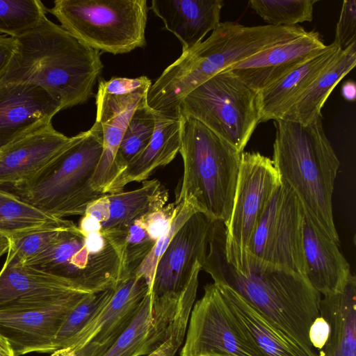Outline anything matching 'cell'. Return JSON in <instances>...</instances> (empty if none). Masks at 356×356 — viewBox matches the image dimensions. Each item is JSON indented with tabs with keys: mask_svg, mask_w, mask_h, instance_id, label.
<instances>
[{
	"mask_svg": "<svg viewBox=\"0 0 356 356\" xmlns=\"http://www.w3.org/2000/svg\"><path fill=\"white\" fill-rule=\"evenodd\" d=\"M152 113L155 128L149 144L113 180L106 194L123 191L129 183L145 181L156 169L170 163L179 152L182 117L179 113Z\"/></svg>",
	"mask_w": 356,
	"mask_h": 356,
	"instance_id": "7402d4cb",
	"label": "cell"
},
{
	"mask_svg": "<svg viewBox=\"0 0 356 356\" xmlns=\"http://www.w3.org/2000/svg\"><path fill=\"white\" fill-rule=\"evenodd\" d=\"M78 291L88 293L70 279L20 264L8 254L0 270V309L42 307Z\"/></svg>",
	"mask_w": 356,
	"mask_h": 356,
	"instance_id": "2e32d148",
	"label": "cell"
},
{
	"mask_svg": "<svg viewBox=\"0 0 356 356\" xmlns=\"http://www.w3.org/2000/svg\"><path fill=\"white\" fill-rule=\"evenodd\" d=\"M15 49L0 85L31 83L47 90L62 110L88 102L104 65L101 52L81 42L44 17L35 28L13 38Z\"/></svg>",
	"mask_w": 356,
	"mask_h": 356,
	"instance_id": "7a4b0ae2",
	"label": "cell"
},
{
	"mask_svg": "<svg viewBox=\"0 0 356 356\" xmlns=\"http://www.w3.org/2000/svg\"><path fill=\"white\" fill-rule=\"evenodd\" d=\"M65 219L52 216L0 189V234L8 240L62 222Z\"/></svg>",
	"mask_w": 356,
	"mask_h": 356,
	"instance_id": "f546056e",
	"label": "cell"
},
{
	"mask_svg": "<svg viewBox=\"0 0 356 356\" xmlns=\"http://www.w3.org/2000/svg\"><path fill=\"white\" fill-rule=\"evenodd\" d=\"M98 88L109 95H126L142 89L149 88L151 80L145 76L136 78L112 77L109 80L100 78Z\"/></svg>",
	"mask_w": 356,
	"mask_h": 356,
	"instance_id": "60d3db41",
	"label": "cell"
},
{
	"mask_svg": "<svg viewBox=\"0 0 356 356\" xmlns=\"http://www.w3.org/2000/svg\"><path fill=\"white\" fill-rule=\"evenodd\" d=\"M25 265L70 279L88 293L115 287L120 280V259L113 245L101 252H90L74 222L51 247Z\"/></svg>",
	"mask_w": 356,
	"mask_h": 356,
	"instance_id": "8fae6325",
	"label": "cell"
},
{
	"mask_svg": "<svg viewBox=\"0 0 356 356\" xmlns=\"http://www.w3.org/2000/svg\"><path fill=\"white\" fill-rule=\"evenodd\" d=\"M302 26H246L220 22L204 41L183 51L156 79L148 91L147 104L154 111L179 113L183 99L196 87L259 51L304 36Z\"/></svg>",
	"mask_w": 356,
	"mask_h": 356,
	"instance_id": "3957f363",
	"label": "cell"
},
{
	"mask_svg": "<svg viewBox=\"0 0 356 356\" xmlns=\"http://www.w3.org/2000/svg\"><path fill=\"white\" fill-rule=\"evenodd\" d=\"M115 287L84 296L72 308L62 323L54 341L51 356H59L72 340L108 302Z\"/></svg>",
	"mask_w": 356,
	"mask_h": 356,
	"instance_id": "1f68e13d",
	"label": "cell"
},
{
	"mask_svg": "<svg viewBox=\"0 0 356 356\" xmlns=\"http://www.w3.org/2000/svg\"><path fill=\"white\" fill-rule=\"evenodd\" d=\"M281 180L272 159L259 152H242L226 240L241 250L249 241Z\"/></svg>",
	"mask_w": 356,
	"mask_h": 356,
	"instance_id": "7c38bea8",
	"label": "cell"
},
{
	"mask_svg": "<svg viewBox=\"0 0 356 356\" xmlns=\"http://www.w3.org/2000/svg\"><path fill=\"white\" fill-rule=\"evenodd\" d=\"M0 356H15L8 341L0 336Z\"/></svg>",
	"mask_w": 356,
	"mask_h": 356,
	"instance_id": "c3c4849f",
	"label": "cell"
},
{
	"mask_svg": "<svg viewBox=\"0 0 356 356\" xmlns=\"http://www.w3.org/2000/svg\"><path fill=\"white\" fill-rule=\"evenodd\" d=\"M72 222L65 219L59 224L10 239L7 254L20 264L25 265L51 247L57 240L60 232Z\"/></svg>",
	"mask_w": 356,
	"mask_h": 356,
	"instance_id": "8d00e7d4",
	"label": "cell"
},
{
	"mask_svg": "<svg viewBox=\"0 0 356 356\" xmlns=\"http://www.w3.org/2000/svg\"><path fill=\"white\" fill-rule=\"evenodd\" d=\"M223 5L222 0H152L149 10L179 40L183 52L218 26Z\"/></svg>",
	"mask_w": 356,
	"mask_h": 356,
	"instance_id": "603a6c76",
	"label": "cell"
},
{
	"mask_svg": "<svg viewBox=\"0 0 356 356\" xmlns=\"http://www.w3.org/2000/svg\"><path fill=\"white\" fill-rule=\"evenodd\" d=\"M304 212L293 191L281 182L256 227L246 250L264 262L306 277Z\"/></svg>",
	"mask_w": 356,
	"mask_h": 356,
	"instance_id": "9c48e42d",
	"label": "cell"
},
{
	"mask_svg": "<svg viewBox=\"0 0 356 356\" xmlns=\"http://www.w3.org/2000/svg\"><path fill=\"white\" fill-rule=\"evenodd\" d=\"M213 221L196 212L178 229L157 262L150 289L153 298H179L207 254Z\"/></svg>",
	"mask_w": 356,
	"mask_h": 356,
	"instance_id": "4fadbf2b",
	"label": "cell"
},
{
	"mask_svg": "<svg viewBox=\"0 0 356 356\" xmlns=\"http://www.w3.org/2000/svg\"><path fill=\"white\" fill-rule=\"evenodd\" d=\"M303 248L306 278L323 296L341 291L353 275L339 245L304 214Z\"/></svg>",
	"mask_w": 356,
	"mask_h": 356,
	"instance_id": "cb8c5ba5",
	"label": "cell"
},
{
	"mask_svg": "<svg viewBox=\"0 0 356 356\" xmlns=\"http://www.w3.org/2000/svg\"><path fill=\"white\" fill-rule=\"evenodd\" d=\"M81 232L86 236L88 234L92 232H100L101 223L92 216L84 214L79 222L78 226Z\"/></svg>",
	"mask_w": 356,
	"mask_h": 356,
	"instance_id": "bcb514c9",
	"label": "cell"
},
{
	"mask_svg": "<svg viewBox=\"0 0 356 356\" xmlns=\"http://www.w3.org/2000/svg\"><path fill=\"white\" fill-rule=\"evenodd\" d=\"M88 293H71L42 307L0 309V336L8 341L15 356L35 352L51 354L62 323Z\"/></svg>",
	"mask_w": 356,
	"mask_h": 356,
	"instance_id": "5bb4252c",
	"label": "cell"
},
{
	"mask_svg": "<svg viewBox=\"0 0 356 356\" xmlns=\"http://www.w3.org/2000/svg\"><path fill=\"white\" fill-rule=\"evenodd\" d=\"M320 115L311 122L275 121L273 163L281 182L298 199L304 214L327 237L340 245L332 211L334 181L340 166Z\"/></svg>",
	"mask_w": 356,
	"mask_h": 356,
	"instance_id": "277c9868",
	"label": "cell"
},
{
	"mask_svg": "<svg viewBox=\"0 0 356 356\" xmlns=\"http://www.w3.org/2000/svg\"><path fill=\"white\" fill-rule=\"evenodd\" d=\"M325 47L319 33L308 31L304 36L266 49L223 71L232 73L259 92Z\"/></svg>",
	"mask_w": 356,
	"mask_h": 356,
	"instance_id": "ac0fdd59",
	"label": "cell"
},
{
	"mask_svg": "<svg viewBox=\"0 0 356 356\" xmlns=\"http://www.w3.org/2000/svg\"><path fill=\"white\" fill-rule=\"evenodd\" d=\"M102 150V129L95 120L79 141L39 175L6 185V191L58 218L82 216L92 202L106 195L92 185Z\"/></svg>",
	"mask_w": 356,
	"mask_h": 356,
	"instance_id": "8992f818",
	"label": "cell"
},
{
	"mask_svg": "<svg viewBox=\"0 0 356 356\" xmlns=\"http://www.w3.org/2000/svg\"><path fill=\"white\" fill-rule=\"evenodd\" d=\"M154 128V115L147 104L136 109L129 122L116 154L117 177L147 147Z\"/></svg>",
	"mask_w": 356,
	"mask_h": 356,
	"instance_id": "4dcf8cb0",
	"label": "cell"
},
{
	"mask_svg": "<svg viewBox=\"0 0 356 356\" xmlns=\"http://www.w3.org/2000/svg\"><path fill=\"white\" fill-rule=\"evenodd\" d=\"M146 0H56L47 12L84 44L113 54L146 45Z\"/></svg>",
	"mask_w": 356,
	"mask_h": 356,
	"instance_id": "52a82bcc",
	"label": "cell"
},
{
	"mask_svg": "<svg viewBox=\"0 0 356 356\" xmlns=\"http://www.w3.org/2000/svg\"><path fill=\"white\" fill-rule=\"evenodd\" d=\"M85 214L92 216L101 225L109 218V203L106 194L92 202L87 208Z\"/></svg>",
	"mask_w": 356,
	"mask_h": 356,
	"instance_id": "7bdbcfd3",
	"label": "cell"
},
{
	"mask_svg": "<svg viewBox=\"0 0 356 356\" xmlns=\"http://www.w3.org/2000/svg\"><path fill=\"white\" fill-rule=\"evenodd\" d=\"M179 300L154 298L149 292L130 323L101 356H144L155 350L168 336Z\"/></svg>",
	"mask_w": 356,
	"mask_h": 356,
	"instance_id": "44dd1931",
	"label": "cell"
},
{
	"mask_svg": "<svg viewBox=\"0 0 356 356\" xmlns=\"http://www.w3.org/2000/svg\"><path fill=\"white\" fill-rule=\"evenodd\" d=\"M201 266L215 284L239 295L305 356H316L309 330L320 316L322 298L305 277L231 244L220 220L213 221Z\"/></svg>",
	"mask_w": 356,
	"mask_h": 356,
	"instance_id": "6da1fadb",
	"label": "cell"
},
{
	"mask_svg": "<svg viewBox=\"0 0 356 356\" xmlns=\"http://www.w3.org/2000/svg\"><path fill=\"white\" fill-rule=\"evenodd\" d=\"M61 110L60 104L40 86L0 85V149L51 123Z\"/></svg>",
	"mask_w": 356,
	"mask_h": 356,
	"instance_id": "e0dca14e",
	"label": "cell"
},
{
	"mask_svg": "<svg viewBox=\"0 0 356 356\" xmlns=\"http://www.w3.org/2000/svg\"><path fill=\"white\" fill-rule=\"evenodd\" d=\"M149 88L126 94L109 95L98 88L95 97L96 119L102 129L103 150L92 180L93 188L104 194L117 177L115 157L134 112L147 104Z\"/></svg>",
	"mask_w": 356,
	"mask_h": 356,
	"instance_id": "d6986e66",
	"label": "cell"
},
{
	"mask_svg": "<svg viewBox=\"0 0 356 356\" xmlns=\"http://www.w3.org/2000/svg\"><path fill=\"white\" fill-rule=\"evenodd\" d=\"M114 343L108 341L104 343L90 342L66 356H101Z\"/></svg>",
	"mask_w": 356,
	"mask_h": 356,
	"instance_id": "f6af8a7d",
	"label": "cell"
},
{
	"mask_svg": "<svg viewBox=\"0 0 356 356\" xmlns=\"http://www.w3.org/2000/svg\"><path fill=\"white\" fill-rule=\"evenodd\" d=\"M217 285L261 356H305L239 295L227 286Z\"/></svg>",
	"mask_w": 356,
	"mask_h": 356,
	"instance_id": "f1b7e54d",
	"label": "cell"
},
{
	"mask_svg": "<svg viewBox=\"0 0 356 356\" xmlns=\"http://www.w3.org/2000/svg\"><path fill=\"white\" fill-rule=\"evenodd\" d=\"M180 356H261L214 282L194 302Z\"/></svg>",
	"mask_w": 356,
	"mask_h": 356,
	"instance_id": "30bf717a",
	"label": "cell"
},
{
	"mask_svg": "<svg viewBox=\"0 0 356 356\" xmlns=\"http://www.w3.org/2000/svg\"><path fill=\"white\" fill-rule=\"evenodd\" d=\"M341 50L332 42L258 92L260 122L278 120Z\"/></svg>",
	"mask_w": 356,
	"mask_h": 356,
	"instance_id": "d4e9b609",
	"label": "cell"
},
{
	"mask_svg": "<svg viewBox=\"0 0 356 356\" xmlns=\"http://www.w3.org/2000/svg\"><path fill=\"white\" fill-rule=\"evenodd\" d=\"M47 13L40 0H0V33L17 38L37 26Z\"/></svg>",
	"mask_w": 356,
	"mask_h": 356,
	"instance_id": "d6a6232c",
	"label": "cell"
},
{
	"mask_svg": "<svg viewBox=\"0 0 356 356\" xmlns=\"http://www.w3.org/2000/svg\"><path fill=\"white\" fill-rule=\"evenodd\" d=\"M150 292L144 277L132 274L120 280L108 302L72 340L59 356L68 355L90 342L115 341Z\"/></svg>",
	"mask_w": 356,
	"mask_h": 356,
	"instance_id": "ffe728a7",
	"label": "cell"
},
{
	"mask_svg": "<svg viewBox=\"0 0 356 356\" xmlns=\"http://www.w3.org/2000/svg\"><path fill=\"white\" fill-rule=\"evenodd\" d=\"M342 95L348 101H354L356 96V86L354 81H348L342 86Z\"/></svg>",
	"mask_w": 356,
	"mask_h": 356,
	"instance_id": "7dc6e473",
	"label": "cell"
},
{
	"mask_svg": "<svg viewBox=\"0 0 356 356\" xmlns=\"http://www.w3.org/2000/svg\"><path fill=\"white\" fill-rule=\"evenodd\" d=\"M178 209V204L171 203L140 219L153 240L156 241L168 231Z\"/></svg>",
	"mask_w": 356,
	"mask_h": 356,
	"instance_id": "ab89813d",
	"label": "cell"
},
{
	"mask_svg": "<svg viewBox=\"0 0 356 356\" xmlns=\"http://www.w3.org/2000/svg\"><path fill=\"white\" fill-rule=\"evenodd\" d=\"M316 0H251L249 5L268 25L293 26L313 19Z\"/></svg>",
	"mask_w": 356,
	"mask_h": 356,
	"instance_id": "836d02e7",
	"label": "cell"
},
{
	"mask_svg": "<svg viewBox=\"0 0 356 356\" xmlns=\"http://www.w3.org/2000/svg\"><path fill=\"white\" fill-rule=\"evenodd\" d=\"M320 314L328 322L330 334L316 356H356V278L344 288L323 296Z\"/></svg>",
	"mask_w": 356,
	"mask_h": 356,
	"instance_id": "484cf974",
	"label": "cell"
},
{
	"mask_svg": "<svg viewBox=\"0 0 356 356\" xmlns=\"http://www.w3.org/2000/svg\"><path fill=\"white\" fill-rule=\"evenodd\" d=\"M177 204H179V209L170 229L156 241L153 248L135 273L136 276L145 278L149 287V291L155 268L160 257L178 229L193 214L198 212L191 204L186 202L182 201Z\"/></svg>",
	"mask_w": 356,
	"mask_h": 356,
	"instance_id": "74e56055",
	"label": "cell"
},
{
	"mask_svg": "<svg viewBox=\"0 0 356 356\" xmlns=\"http://www.w3.org/2000/svg\"><path fill=\"white\" fill-rule=\"evenodd\" d=\"M155 243L156 241L148 235L140 220L134 222L127 227L122 248L118 252L119 282L135 274Z\"/></svg>",
	"mask_w": 356,
	"mask_h": 356,
	"instance_id": "d590c367",
	"label": "cell"
},
{
	"mask_svg": "<svg viewBox=\"0 0 356 356\" xmlns=\"http://www.w3.org/2000/svg\"><path fill=\"white\" fill-rule=\"evenodd\" d=\"M330 334V325L328 322L320 314L310 326L309 339L315 353L321 350Z\"/></svg>",
	"mask_w": 356,
	"mask_h": 356,
	"instance_id": "b9f144b4",
	"label": "cell"
},
{
	"mask_svg": "<svg viewBox=\"0 0 356 356\" xmlns=\"http://www.w3.org/2000/svg\"><path fill=\"white\" fill-rule=\"evenodd\" d=\"M167 188L157 179L145 180L141 186L129 191L107 193L109 218L103 222L102 234L124 231L134 222L165 205Z\"/></svg>",
	"mask_w": 356,
	"mask_h": 356,
	"instance_id": "4316f807",
	"label": "cell"
},
{
	"mask_svg": "<svg viewBox=\"0 0 356 356\" xmlns=\"http://www.w3.org/2000/svg\"><path fill=\"white\" fill-rule=\"evenodd\" d=\"M355 65L356 42L339 52L336 58L296 100L282 119L307 124L322 115L321 109L331 92Z\"/></svg>",
	"mask_w": 356,
	"mask_h": 356,
	"instance_id": "83f0119b",
	"label": "cell"
},
{
	"mask_svg": "<svg viewBox=\"0 0 356 356\" xmlns=\"http://www.w3.org/2000/svg\"><path fill=\"white\" fill-rule=\"evenodd\" d=\"M15 39L0 34V76L3 74L15 49Z\"/></svg>",
	"mask_w": 356,
	"mask_h": 356,
	"instance_id": "ee69618b",
	"label": "cell"
},
{
	"mask_svg": "<svg viewBox=\"0 0 356 356\" xmlns=\"http://www.w3.org/2000/svg\"><path fill=\"white\" fill-rule=\"evenodd\" d=\"M9 248L8 239L0 234V258L7 253Z\"/></svg>",
	"mask_w": 356,
	"mask_h": 356,
	"instance_id": "681fc988",
	"label": "cell"
},
{
	"mask_svg": "<svg viewBox=\"0 0 356 356\" xmlns=\"http://www.w3.org/2000/svg\"><path fill=\"white\" fill-rule=\"evenodd\" d=\"M356 42V1L343 2L333 43L343 51Z\"/></svg>",
	"mask_w": 356,
	"mask_h": 356,
	"instance_id": "f35d334b",
	"label": "cell"
},
{
	"mask_svg": "<svg viewBox=\"0 0 356 356\" xmlns=\"http://www.w3.org/2000/svg\"><path fill=\"white\" fill-rule=\"evenodd\" d=\"M179 152L184 174L175 203L186 202L198 212L222 221L227 227L232 213L242 153L202 123L188 117H182Z\"/></svg>",
	"mask_w": 356,
	"mask_h": 356,
	"instance_id": "5b68a950",
	"label": "cell"
},
{
	"mask_svg": "<svg viewBox=\"0 0 356 356\" xmlns=\"http://www.w3.org/2000/svg\"><path fill=\"white\" fill-rule=\"evenodd\" d=\"M179 113L198 120L241 153L260 122L258 92L227 71L189 92Z\"/></svg>",
	"mask_w": 356,
	"mask_h": 356,
	"instance_id": "ba28073f",
	"label": "cell"
},
{
	"mask_svg": "<svg viewBox=\"0 0 356 356\" xmlns=\"http://www.w3.org/2000/svg\"><path fill=\"white\" fill-rule=\"evenodd\" d=\"M200 270V266L195 269L190 281L180 296L177 309L170 325L165 340L155 350L146 356H175L181 347L195 302Z\"/></svg>",
	"mask_w": 356,
	"mask_h": 356,
	"instance_id": "e575fe53",
	"label": "cell"
},
{
	"mask_svg": "<svg viewBox=\"0 0 356 356\" xmlns=\"http://www.w3.org/2000/svg\"><path fill=\"white\" fill-rule=\"evenodd\" d=\"M67 137L52 123L38 128L0 149V185L26 182L39 175L84 135Z\"/></svg>",
	"mask_w": 356,
	"mask_h": 356,
	"instance_id": "9a60e30c",
	"label": "cell"
}]
</instances>
